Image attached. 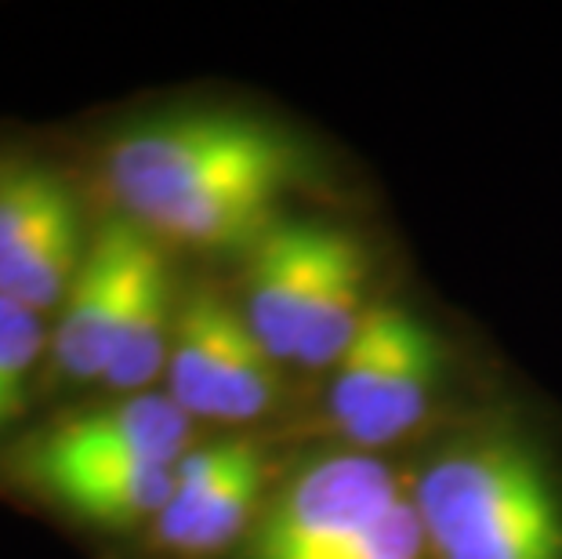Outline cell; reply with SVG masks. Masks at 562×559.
Segmentation results:
<instances>
[{"mask_svg": "<svg viewBox=\"0 0 562 559\" xmlns=\"http://www.w3.org/2000/svg\"><path fill=\"white\" fill-rule=\"evenodd\" d=\"M302 153L272 124L240 113H182L131 127L105 149L121 215L157 244L250 251L280 222Z\"/></svg>", "mask_w": 562, "mask_h": 559, "instance_id": "obj_1", "label": "cell"}, {"mask_svg": "<svg viewBox=\"0 0 562 559\" xmlns=\"http://www.w3.org/2000/svg\"><path fill=\"white\" fill-rule=\"evenodd\" d=\"M367 251L327 222H277L247 251L244 316L280 367L334 371L360 335Z\"/></svg>", "mask_w": 562, "mask_h": 559, "instance_id": "obj_2", "label": "cell"}, {"mask_svg": "<svg viewBox=\"0 0 562 559\" xmlns=\"http://www.w3.org/2000/svg\"><path fill=\"white\" fill-rule=\"evenodd\" d=\"M432 559H562V497L541 455L516 436H472L417 480Z\"/></svg>", "mask_w": 562, "mask_h": 559, "instance_id": "obj_3", "label": "cell"}, {"mask_svg": "<svg viewBox=\"0 0 562 559\" xmlns=\"http://www.w3.org/2000/svg\"><path fill=\"white\" fill-rule=\"evenodd\" d=\"M164 378L167 396L193 422H255L283 392L280 364L255 338L244 309L211 283L178 299Z\"/></svg>", "mask_w": 562, "mask_h": 559, "instance_id": "obj_4", "label": "cell"}, {"mask_svg": "<svg viewBox=\"0 0 562 559\" xmlns=\"http://www.w3.org/2000/svg\"><path fill=\"white\" fill-rule=\"evenodd\" d=\"M400 494L396 472L367 450L323 455L269 497L244 559H330L374 527Z\"/></svg>", "mask_w": 562, "mask_h": 559, "instance_id": "obj_5", "label": "cell"}, {"mask_svg": "<svg viewBox=\"0 0 562 559\" xmlns=\"http://www.w3.org/2000/svg\"><path fill=\"white\" fill-rule=\"evenodd\" d=\"M88 255L69 182L44 164L0 168V299L52 313Z\"/></svg>", "mask_w": 562, "mask_h": 559, "instance_id": "obj_6", "label": "cell"}, {"mask_svg": "<svg viewBox=\"0 0 562 559\" xmlns=\"http://www.w3.org/2000/svg\"><path fill=\"white\" fill-rule=\"evenodd\" d=\"M157 241L135 222L113 215L88 241L74 288L58 305V324L47 342V382L83 385L105 382L121 342L124 320L146 261L157 255Z\"/></svg>", "mask_w": 562, "mask_h": 559, "instance_id": "obj_7", "label": "cell"}, {"mask_svg": "<svg viewBox=\"0 0 562 559\" xmlns=\"http://www.w3.org/2000/svg\"><path fill=\"white\" fill-rule=\"evenodd\" d=\"M266 455L250 439L193 447L175 469V494L153 538L175 556H214L240 541L266 508Z\"/></svg>", "mask_w": 562, "mask_h": 559, "instance_id": "obj_8", "label": "cell"}, {"mask_svg": "<svg viewBox=\"0 0 562 559\" xmlns=\"http://www.w3.org/2000/svg\"><path fill=\"white\" fill-rule=\"evenodd\" d=\"M196 444V422L167 392L131 396L66 414L22 450V472L69 466H178Z\"/></svg>", "mask_w": 562, "mask_h": 559, "instance_id": "obj_9", "label": "cell"}, {"mask_svg": "<svg viewBox=\"0 0 562 559\" xmlns=\"http://www.w3.org/2000/svg\"><path fill=\"white\" fill-rule=\"evenodd\" d=\"M439 371H442V353L432 327H425L411 309H403L385 374H381L370 403L360 411V418L345 425L341 436L356 450L389 447L396 439L411 436L425 422L428 407H432Z\"/></svg>", "mask_w": 562, "mask_h": 559, "instance_id": "obj_10", "label": "cell"}, {"mask_svg": "<svg viewBox=\"0 0 562 559\" xmlns=\"http://www.w3.org/2000/svg\"><path fill=\"white\" fill-rule=\"evenodd\" d=\"M178 466H69L33 472L58 505L110 530H131L157 523L175 494Z\"/></svg>", "mask_w": 562, "mask_h": 559, "instance_id": "obj_11", "label": "cell"}, {"mask_svg": "<svg viewBox=\"0 0 562 559\" xmlns=\"http://www.w3.org/2000/svg\"><path fill=\"white\" fill-rule=\"evenodd\" d=\"M178 299L171 283V266H167L164 244L157 255L146 261L142 280L131 299L121 342H116L105 385L116 392H149V385L167 371V353H171Z\"/></svg>", "mask_w": 562, "mask_h": 559, "instance_id": "obj_12", "label": "cell"}, {"mask_svg": "<svg viewBox=\"0 0 562 559\" xmlns=\"http://www.w3.org/2000/svg\"><path fill=\"white\" fill-rule=\"evenodd\" d=\"M52 331L44 316L0 299V433L26 414L30 382L44 360Z\"/></svg>", "mask_w": 562, "mask_h": 559, "instance_id": "obj_13", "label": "cell"}, {"mask_svg": "<svg viewBox=\"0 0 562 559\" xmlns=\"http://www.w3.org/2000/svg\"><path fill=\"white\" fill-rule=\"evenodd\" d=\"M428 556H432V549H428L425 519L417 513L414 494L403 491L374 527L360 534L352 545H345L330 559H428Z\"/></svg>", "mask_w": 562, "mask_h": 559, "instance_id": "obj_14", "label": "cell"}]
</instances>
